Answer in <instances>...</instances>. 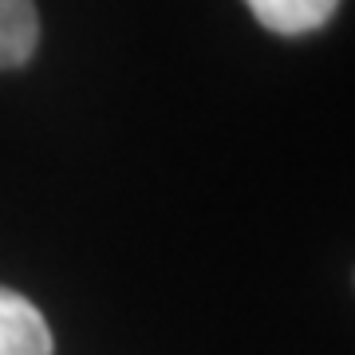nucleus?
Wrapping results in <instances>:
<instances>
[{"label":"nucleus","mask_w":355,"mask_h":355,"mask_svg":"<svg viewBox=\"0 0 355 355\" xmlns=\"http://www.w3.org/2000/svg\"><path fill=\"white\" fill-rule=\"evenodd\" d=\"M51 328L28 296L0 284V355H51Z\"/></svg>","instance_id":"nucleus-1"},{"label":"nucleus","mask_w":355,"mask_h":355,"mask_svg":"<svg viewBox=\"0 0 355 355\" xmlns=\"http://www.w3.org/2000/svg\"><path fill=\"white\" fill-rule=\"evenodd\" d=\"M253 16L277 36H304L331 20L340 0H245Z\"/></svg>","instance_id":"nucleus-2"},{"label":"nucleus","mask_w":355,"mask_h":355,"mask_svg":"<svg viewBox=\"0 0 355 355\" xmlns=\"http://www.w3.org/2000/svg\"><path fill=\"white\" fill-rule=\"evenodd\" d=\"M40 44V16L32 0H0V71L24 67Z\"/></svg>","instance_id":"nucleus-3"}]
</instances>
